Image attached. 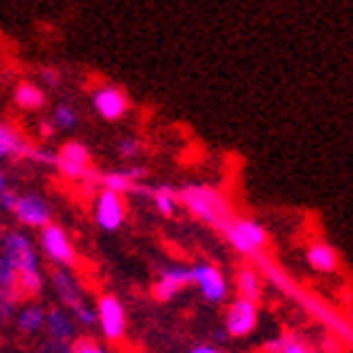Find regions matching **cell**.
Segmentation results:
<instances>
[{"instance_id": "obj_3", "label": "cell", "mask_w": 353, "mask_h": 353, "mask_svg": "<svg viewBox=\"0 0 353 353\" xmlns=\"http://www.w3.org/2000/svg\"><path fill=\"white\" fill-rule=\"evenodd\" d=\"M54 167L64 179L79 184H99L101 174H96V170L91 167V150L81 143V140H69L59 148V152L54 154Z\"/></svg>"}, {"instance_id": "obj_36", "label": "cell", "mask_w": 353, "mask_h": 353, "mask_svg": "<svg viewBox=\"0 0 353 353\" xmlns=\"http://www.w3.org/2000/svg\"><path fill=\"white\" fill-rule=\"evenodd\" d=\"M3 189H8V179H6V172H3V167H0V192Z\"/></svg>"}, {"instance_id": "obj_7", "label": "cell", "mask_w": 353, "mask_h": 353, "mask_svg": "<svg viewBox=\"0 0 353 353\" xmlns=\"http://www.w3.org/2000/svg\"><path fill=\"white\" fill-rule=\"evenodd\" d=\"M223 233H226V241L231 243V248L241 255H260L268 248V231L253 219L233 216L223 226Z\"/></svg>"}, {"instance_id": "obj_21", "label": "cell", "mask_w": 353, "mask_h": 353, "mask_svg": "<svg viewBox=\"0 0 353 353\" xmlns=\"http://www.w3.org/2000/svg\"><path fill=\"white\" fill-rule=\"evenodd\" d=\"M150 196H152V204H154V209L160 211L165 219H174L176 216V211H179V192L176 189H172L170 184H162V187H157V189H152L150 192Z\"/></svg>"}, {"instance_id": "obj_34", "label": "cell", "mask_w": 353, "mask_h": 353, "mask_svg": "<svg viewBox=\"0 0 353 353\" xmlns=\"http://www.w3.org/2000/svg\"><path fill=\"white\" fill-rule=\"evenodd\" d=\"M189 353H223V351L216 348V346H209V343H201V346H194Z\"/></svg>"}, {"instance_id": "obj_29", "label": "cell", "mask_w": 353, "mask_h": 353, "mask_svg": "<svg viewBox=\"0 0 353 353\" xmlns=\"http://www.w3.org/2000/svg\"><path fill=\"white\" fill-rule=\"evenodd\" d=\"M39 81L47 88H57L61 83V72L57 66H42V69H39Z\"/></svg>"}, {"instance_id": "obj_28", "label": "cell", "mask_w": 353, "mask_h": 353, "mask_svg": "<svg viewBox=\"0 0 353 353\" xmlns=\"http://www.w3.org/2000/svg\"><path fill=\"white\" fill-rule=\"evenodd\" d=\"M39 353H72V341H61V339L47 336L39 346Z\"/></svg>"}, {"instance_id": "obj_27", "label": "cell", "mask_w": 353, "mask_h": 353, "mask_svg": "<svg viewBox=\"0 0 353 353\" xmlns=\"http://www.w3.org/2000/svg\"><path fill=\"white\" fill-rule=\"evenodd\" d=\"M15 268L10 265V260L0 253V290H15Z\"/></svg>"}, {"instance_id": "obj_9", "label": "cell", "mask_w": 353, "mask_h": 353, "mask_svg": "<svg viewBox=\"0 0 353 353\" xmlns=\"http://www.w3.org/2000/svg\"><path fill=\"white\" fill-rule=\"evenodd\" d=\"M91 105H94L96 116L105 123H118L121 118L128 116L130 110V99L123 91L121 86H113V83H101L94 88L91 94Z\"/></svg>"}, {"instance_id": "obj_18", "label": "cell", "mask_w": 353, "mask_h": 353, "mask_svg": "<svg viewBox=\"0 0 353 353\" xmlns=\"http://www.w3.org/2000/svg\"><path fill=\"white\" fill-rule=\"evenodd\" d=\"M307 263L316 272H334L339 268V253L324 241L312 243L307 248Z\"/></svg>"}, {"instance_id": "obj_17", "label": "cell", "mask_w": 353, "mask_h": 353, "mask_svg": "<svg viewBox=\"0 0 353 353\" xmlns=\"http://www.w3.org/2000/svg\"><path fill=\"white\" fill-rule=\"evenodd\" d=\"M12 101L25 113H37L47 105V94L37 81H20L12 91Z\"/></svg>"}, {"instance_id": "obj_13", "label": "cell", "mask_w": 353, "mask_h": 353, "mask_svg": "<svg viewBox=\"0 0 353 353\" xmlns=\"http://www.w3.org/2000/svg\"><path fill=\"white\" fill-rule=\"evenodd\" d=\"M258 302H250V299H233L226 309V316H223V326H226V334L231 336H250L258 326Z\"/></svg>"}, {"instance_id": "obj_8", "label": "cell", "mask_w": 353, "mask_h": 353, "mask_svg": "<svg viewBox=\"0 0 353 353\" xmlns=\"http://www.w3.org/2000/svg\"><path fill=\"white\" fill-rule=\"evenodd\" d=\"M0 160H34L54 167V154L30 145L22 132L8 123H0Z\"/></svg>"}, {"instance_id": "obj_19", "label": "cell", "mask_w": 353, "mask_h": 353, "mask_svg": "<svg viewBox=\"0 0 353 353\" xmlns=\"http://www.w3.org/2000/svg\"><path fill=\"white\" fill-rule=\"evenodd\" d=\"M44 285H47V280H44L42 270L17 272V277H15V292L20 294L22 302H25V299H28V302L37 299L39 294L44 292Z\"/></svg>"}, {"instance_id": "obj_10", "label": "cell", "mask_w": 353, "mask_h": 353, "mask_svg": "<svg viewBox=\"0 0 353 353\" xmlns=\"http://www.w3.org/2000/svg\"><path fill=\"white\" fill-rule=\"evenodd\" d=\"M128 219V206L125 196L116 192H108V189H101L94 199V221L101 231H118V228L125 223Z\"/></svg>"}, {"instance_id": "obj_35", "label": "cell", "mask_w": 353, "mask_h": 353, "mask_svg": "<svg viewBox=\"0 0 353 353\" xmlns=\"http://www.w3.org/2000/svg\"><path fill=\"white\" fill-rule=\"evenodd\" d=\"M280 348H282V339H275V341L265 343V351L268 353H280Z\"/></svg>"}, {"instance_id": "obj_5", "label": "cell", "mask_w": 353, "mask_h": 353, "mask_svg": "<svg viewBox=\"0 0 353 353\" xmlns=\"http://www.w3.org/2000/svg\"><path fill=\"white\" fill-rule=\"evenodd\" d=\"M0 253L10 260L15 272L42 270V255H39L37 241L25 231H6L0 236Z\"/></svg>"}, {"instance_id": "obj_2", "label": "cell", "mask_w": 353, "mask_h": 353, "mask_svg": "<svg viewBox=\"0 0 353 353\" xmlns=\"http://www.w3.org/2000/svg\"><path fill=\"white\" fill-rule=\"evenodd\" d=\"M50 287L54 290L61 307L74 316L77 326H83V329L96 326V309L91 307V302L86 297V290H83L81 280L74 275V270L54 268V272L50 275Z\"/></svg>"}, {"instance_id": "obj_23", "label": "cell", "mask_w": 353, "mask_h": 353, "mask_svg": "<svg viewBox=\"0 0 353 353\" xmlns=\"http://www.w3.org/2000/svg\"><path fill=\"white\" fill-rule=\"evenodd\" d=\"M99 184H101V189L116 192V194H121V196H125V194H130V192H138V189H140L138 184L130 182L123 172H108V174H101Z\"/></svg>"}, {"instance_id": "obj_4", "label": "cell", "mask_w": 353, "mask_h": 353, "mask_svg": "<svg viewBox=\"0 0 353 353\" xmlns=\"http://www.w3.org/2000/svg\"><path fill=\"white\" fill-rule=\"evenodd\" d=\"M37 248L39 255H44V260L54 268H64V270H74L79 265V253L74 245L72 236L66 233L64 226L59 223H47L44 228H39L37 236Z\"/></svg>"}, {"instance_id": "obj_25", "label": "cell", "mask_w": 353, "mask_h": 353, "mask_svg": "<svg viewBox=\"0 0 353 353\" xmlns=\"http://www.w3.org/2000/svg\"><path fill=\"white\" fill-rule=\"evenodd\" d=\"M145 145L140 138H135V135H125V138L118 140V154H121L123 160H138L140 154H143Z\"/></svg>"}, {"instance_id": "obj_20", "label": "cell", "mask_w": 353, "mask_h": 353, "mask_svg": "<svg viewBox=\"0 0 353 353\" xmlns=\"http://www.w3.org/2000/svg\"><path fill=\"white\" fill-rule=\"evenodd\" d=\"M236 290L238 297L250 299V302H258L260 292H263V280H260V272L253 268H241L236 272Z\"/></svg>"}, {"instance_id": "obj_14", "label": "cell", "mask_w": 353, "mask_h": 353, "mask_svg": "<svg viewBox=\"0 0 353 353\" xmlns=\"http://www.w3.org/2000/svg\"><path fill=\"white\" fill-rule=\"evenodd\" d=\"M189 285H192V270L184 268V265H170L154 280L152 297L160 299V302H170L176 294H182Z\"/></svg>"}, {"instance_id": "obj_1", "label": "cell", "mask_w": 353, "mask_h": 353, "mask_svg": "<svg viewBox=\"0 0 353 353\" xmlns=\"http://www.w3.org/2000/svg\"><path fill=\"white\" fill-rule=\"evenodd\" d=\"M179 204L194 216V219L204 221L209 226L221 228L233 219V206L228 196L221 189L209 187V184H189L179 192Z\"/></svg>"}, {"instance_id": "obj_12", "label": "cell", "mask_w": 353, "mask_h": 353, "mask_svg": "<svg viewBox=\"0 0 353 353\" xmlns=\"http://www.w3.org/2000/svg\"><path fill=\"white\" fill-rule=\"evenodd\" d=\"M189 270H192V285H196L199 294L209 304H221L228 297L226 275L214 263H196Z\"/></svg>"}, {"instance_id": "obj_33", "label": "cell", "mask_w": 353, "mask_h": 353, "mask_svg": "<svg viewBox=\"0 0 353 353\" xmlns=\"http://www.w3.org/2000/svg\"><path fill=\"white\" fill-rule=\"evenodd\" d=\"M54 132H57V130H54V125H52L50 118H47V121L39 123V135H42V138H52Z\"/></svg>"}, {"instance_id": "obj_26", "label": "cell", "mask_w": 353, "mask_h": 353, "mask_svg": "<svg viewBox=\"0 0 353 353\" xmlns=\"http://www.w3.org/2000/svg\"><path fill=\"white\" fill-rule=\"evenodd\" d=\"M72 353H113L108 346L96 341L94 336H77L72 341Z\"/></svg>"}, {"instance_id": "obj_37", "label": "cell", "mask_w": 353, "mask_h": 353, "mask_svg": "<svg viewBox=\"0 0 353 353\" xmlns=\"http://www.w3.org/2000/svg\"><path fill=\"white\" fill-rule=\"evenodd\" d=\"M6 233V221H3V216H0V236Z\"/></svg>"}, {"instance_id": "obj_6", "label": "cell", "mask_w": 353, "mask_h": 353, "mask_svg": "<svg viewBox=\"0 0 353 353\" xmlns=\"http://www.w3.org/2000/svg\"><path fill=\"white\" fill-rule=\"evenodd\" d=\"M96 309V326L103 334L108 343H121L128 331V314L125 304L113 292H103L94 304Z\"/></svg>"}, {"instance_id": "obj_16", "label": "cell", "mask_w": 353, "mask_h": 353, "mask_svg": "<svg viewBox=\"0 0 353 353\" xmlns=\"http://www.w3.org/2000/svg\"><path fill=\"white\" fill-rule=\"evenodd\" d=\"M44 314H47V309L32 299V302H22L20 309H17L15 314V326L20 331L22 336H37L44 331Z\"/></svg>"}, {"instance_id": "obj_15", "label": "cell", "mask_w": 353, "mask_h": 353, "mask_svg": "<svg viewBox=\"0 0 353 353\" xmlns=\"http://www.w3.org/2000/svg\"><path fill=\"white\" fill-rule=\"evenodd\" d=\"M77 329L79 326L74 321V316L61 304L47 309V314H44V331H47V336L61 339V341H74L77 339Z\"/></svg>"}, {"instance_id": "obj_32", "label": "cell", "mask_w": 353, "mask_h": 353, "mask_svg": "<svg viewBox=\"0 0 353 353\" xmlns=\"http://www.w3.org/2000/svg\"><path fill=\"white\" fill-rule=\"evenodd\" d=\"M15 201H17V192H12V189H3V192H0V211L12 214Z\"/></svg>"}, {"instance_id": "obj_24", "label": "cell", "mask_w": 353, "mask_h": 353, "mask_svg": "<svg viewBox=\"0 0 353 353\" xmlns=\"http://www.w3.org/2000/svg\"><path fill=\"white\" fill-rule=\"evenodd\" d=\"M20 304H22V299L15 290H0V326L10 324V321L15 319Z\"/></svg>"}, {"instance_id": "obj_30", "label": "cell", "mask_w": 353, "mask_h": 353, "mask_svg": "<svg viewBox=\"0 0 353 353\" xmlns=\"http://www.w3.org/2000/svg\"><path fill=\"white\" fill-rule=\"evenodd\" d=\"M280 353H314V351H312V348H309L307 343L302 341V339H297V336H285V339H282Z\"/></svg>"}, {"instance_id": "obj_11", "label": "cell", "mask_w": 353, "mask_h": 353, "mask_svg": "<svg viewBox=\"0 0 353 353\" xmlns=\"http://www.w3.org/2000/svg\"><path fill=\"white\" fill-rule=\"evenodd\" d=\"M12 216L17 219V223H22L25 228H44L47 223H52V204L42 194L37 192H25L17 194L15 209H12Z\"/></svg>"}, {"instance_id": "obj_31", "label": "cell", "mask_w": 353, "mask_h": 353, "mask_svg": "<svg viewBox=\"0 0 353 353\" xmlns=\"http://www.w3.org/2000/svg\"><path fill=\"white\" fill-rule=\"evenodd\" d=\"M123 174L128 176V179H130V182H143L145 176H148V167H143V165H128V167H123Z\"/></svg>"}, {"instance_id": "obj_22", "label": "cell", "mask_w": 353, "mask_h": 353, "mask_svg": "<svg viewBox=\"0 0 353 353\" xmlns=\"http://www.w3.org/2000/svg\"><path fill=\"white\" fill-rule=\"evenodd\" d=\"M52 125H54L57 132H69L74 130V128L79 125V110L74 103H69V101H61V103H57V108L52 110Z\"/></svg>"}]
</instances>
